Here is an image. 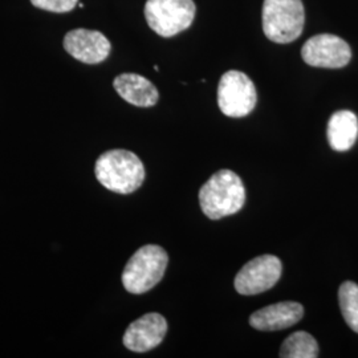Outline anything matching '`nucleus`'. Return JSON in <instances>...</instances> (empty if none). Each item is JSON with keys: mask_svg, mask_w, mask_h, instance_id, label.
<instances>
[{"mask_svg": "<svg viewBox=\"0 0 358 358\" xmlns=\"http://www.w3.org/2000/svg\"><path fill=\"white\" fill-rule=\"evenodd\" d=\"M199 203L206 217L217 220L239 213L245 203V187L231 170H219L199 190Z\"/></svg>", "mask_w": 358, "mask_h": 358, "instance_id": "f257e3e1", "label": "nucleus"}, {"mask_svg": "<svg viewBox=\"0 0 358 358\" xmlns=\"http://www.w3.org/2000/svg\"><path fill=\"white\" fill-rule=\"evenodd\" d=\"M94 174L105 189L117 194H131L141 187L145 167L133 152L115 149L99 157Z\"/></svg>", "mask_w": 358, "mask_h": 358, "instance_id": "f03ea898", "label": "nucleus"}, {"mask_svg": "<svg viewBox=\"0 0 358 358\" xmlns=\"http://www.w3.org/2000/svg\"><path fill=\"white\" fill-rule=\"evenodd\" d=\"M169 263L167 252L159 245L148 244L129 259L122 284L130 294H141L153 289L162 280Z\"/></svg>", "mask_w": 358, "mask_h": 358, "instance_id": "7ed1b4c3", "label": "nucleus"}, {"mask_svg": "<svg viewBox=\"0 0 358 358\" xmlns=\"http://www.w3.org/2000/svg\"><path fill=\"white\" fill-rule=\"evenodd\" d=\"M306 13L301 0H264L263 31L273 43L288 44L301 35Z\"/></svg>", "mask_w": 358, "mask_h": 358, "instance_id": "20e7f679", "label": "nucleus"}, {"mask_svg": "<svg viewBox=\"0 0 358 358\" xmlns=\"http://www.w3.org/2000/svg\"><path fill=\"white\" fill-rule=\"evenodd\" d=\"M192 0H148L145 17L149 27L162 38H171L192 26L195 17Z\"/></svg>", "mask_w": 358, "mask_h": 358, "instance_id": "39448f33", "label": "nucleus"}, {"mask_svg": "<svg viewBox=\"0 0 358 358\" xmlns=\"http://www.w3.org/2000/svg\"><path fill=\"white\" fill-rule=\"evenodd\" d=\"M257 93L252 80L243 72H226L217 85V105L227 117L242 118L255 109Z\"/></svg>", "mask_w": 358, "mask_h": 358, "instance_id": "423d86ee", "label": "nucleus"}, {"mask_svg": "<svg viewBox=\"0 0 358 358\" xmlns=\"http://www.w3.org/2000/svg\"><path fill=\"white\" fill-rule=\"evenodd\" d=\"M282 269V262L278 256L254 257L235 276V289L244 296L263 294L279 282Z\"/></svg>", "mask_w": 358, "mask_h": 358, "instance_id": "0eeeda50", "label": "nucleus"}, {"mask_svg": "<svg viewBox=\"0 0 358 358\" xmlns=\"http://www.w3.org/2000/svg\"><path fill=\"white\" fill-rule=\"evenodd\" d=\"M303 60L310 66L338 69L349 64L352 50L345 40L331 34L309 38L301 50Z\"/></svg>", "mask_w": 358, "mask_h": 358, "instance_id": "6e6552de", "label": "nucleus"}, {"mask_svg": "<svg viewBox=\"0 0 358 358\" xmlns=\"http://www.w3.org/2000/svg\"><path fill=\"white\" fill-rule=\"evenodd\" d=\"M65 51L84 64H100L110 53L112 45L100 31L77 28L69 31L64 38Z\"/></svg>", "mask_w": 358, "mask_h": 358, "instance_id": "1a4fd4ad", "label": "nucleus"}, {"mask_svg": "<svg viewBox=\"0 0 358 358\" xmlns=\"http://www.w3.org/2000/svg\"><path fill=\"white\" fill-rule=\"evenodd\" d=\"M167 332V321L159 313H146L133 321L124 334V345L136 353H145L159 345Z\"/></svg>", "mask_w": 358, "mask_h": 358, "instance_id": "9d476101", "label": "nucleus"}, {"mask_svg": "<svg viewBox=\"0 0 358 358\" xmlns=\"http://www.w3.org/2000/svg\"><path fill=\"white\" fill-rule=\"evenodd\" d=\"M304 316V308L296 301H282L254 312L250 324L256 331L275 332L296 325Z\"/></svg>", "mask_w": 358, "mask_h": 358, "instance_id": "9b49d317", "label": "nucleus"}, {"mask_svg": "<svg viewBox=\"0 0 358 358\" xmlns=\"http://www.w3.org/2000/svg\"><path fill=\"white\" fill-rule=\"evenodd\" d=\"M115 92L138 108H150L158 103L159 93L152 81L137 73H122L113 81Z\"/></svg>", "mask_w": 358, "mask_h": 358, "instance_id": "f8f14e48", "label": "nucleus"}, {"mask_svg": "<svg viewBox=\"0 0 358 358\" xmlns=\"http://www.w3.org/2000/svg\"><path fill=\"white\" fill-rule=\"evenodd\" d=\"M328 142L336 152H348L358 137V118L350 110H338L328 122Z\"/></svg>", "mask_w": 358, "mask_h": 358, "instance_id": "ddd939ff", "label": "nucleus"}, {"mask_svg": "<svg viewBox=\"0 0 358 358\" xmlns=\"http://www.w3.org/2000/svg\"><path fill=\"white\" fill-rule=\"evenodd\" d=\"M319 344L312 334L304 331H299L288 336L282 348V358H316L319 357Z\"/></svg>", "mask_w": 358, "mask_h": 358, "instance_id": "4468645a", "label": "nucleus"}, {"mask_svg": "<svg viewBox=\"0 0 358 358\" xmlns=\"http://www.w3.org/2000/svg\"><path fill=\"white\" fill-rule=\"evenodd\" d=\"M338 304L349 328L358 333V285L356 282H345L340 285Z\"/></svg>", "mask_w": 358, "mask_h": 358, "instance_id": "2eb2a0df", "label": "nucleus"}, {"mask_svg": "<svg viewBox=\"0 0 358 358\" xmlns=\"http://www.w3.org/2000/svg\"><path fill=\"white\" fill-rule=\"evenodd\" d=\"M31 3L44 11L65 13L73 11L78 4V0H31Z\"/></svg>", "mask_w": 358, "mask_h": 358, "instance_id": "dca6fc26", "label": "nucleus"}]
</instances>
